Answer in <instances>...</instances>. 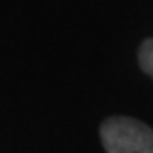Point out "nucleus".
I'll return each instance as SVG.
<instances>
[{"instance_id":"obj_1","label":"nucleus","mask_w":153,"mask_h":153,"mask_svg":"<svg viewBox=\"0 0 153 153\" xmlns=\"http://www.w3.org/2000/svg\"><path fill=\"white\" fill-rule=\"evenodd\" d=\"M100 140L107 153H153V129L131 117L105 119L100 126Z\"/></svg>"},{"instance_id":"obj_2","label":"nucleus","mask_w":153,"mask_h":153,"mask_svg":"<svg viewBox=\"0 0 153 153\" xmlns=\"http://www.w3.org/2000/svg\"><path fill=\"white\" fill-rule=\"evenodd\" d=\"M138 61L145 73L153 78V39H146L141 43L140 53H138Z\"/></svg>"}]
</instances>
